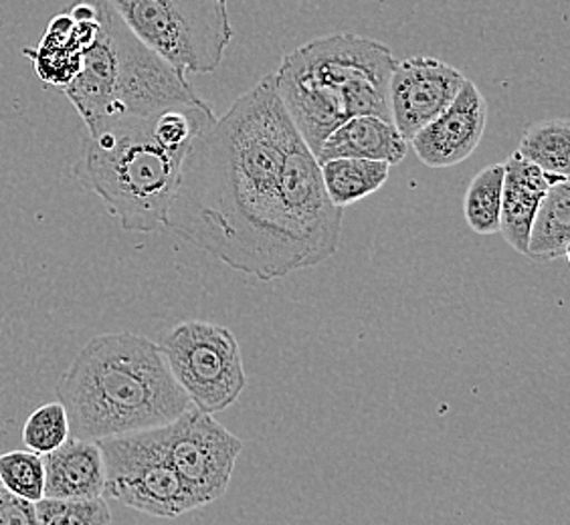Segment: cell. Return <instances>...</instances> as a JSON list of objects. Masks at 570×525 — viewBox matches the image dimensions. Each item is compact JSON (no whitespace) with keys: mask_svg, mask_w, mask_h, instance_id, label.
Segmentation results:
<instances>
[{"mask_svg":"<svg viewBox=\"0 0 570 525\" xmlns=\"http://www.w3.org/2000/svg\"><path fill=\"white\" fill-rule=\"evenodd\" d=\"M515 152L550 175L569 176L570 121L567 118L530 123Z\"/></svg>","mask_w":570,"mask_h":525,"instance_id":"e0dca14e","label":"cell"},{"mask_svg":"<svg viewBox=\"0 0 570 525\" xmlns=\"http://www.w3.org/2000/svg\"><path fill=\"white\" fill-rule=\"evenodd\" d=\"M69 437V416L59 400L39 406L22 427V443L37 455L59 449Z\"/></svg>","mask_w":570,"mask_h":525,"instance_id":"44dd1931","label":"cell"},{"mask_svg":"<svg viewBox=\"0 0 570 525\" xmlns=\"http://www.w3.org/2000/svg\"><path fill=\"white\" fill-rule=\"evenodd\" d=\"M106 465L104 497L140 514L176 519L198 505L166 455L163 428L96 440Z\"/></svg>","mask_w":570,"mask_h":525,"instance_id":"ba28073f","label":"cell"},{"mask_svg":"<svg viewBox=\"0 0 570 525\" xmlns=\"http://www.w3.org/2000/svg\"><path fill=\"white\" fill-rule=\"evenodd\" d=\"M504 190V162L485 166L473 176L463 198V217L478 235H495L500 230Z\"/></svg>","mask_w":570,"mask_h":525,"instance_id":"ac0fdd59","label":"cell"},{"mask_svg":"<svg viewBox=\"0 0 570 525\" xmlns=\"http://www.w3.org/2000/svg\"><path fill=\"white\" fill-rule=\"evenodd\" d=\"M409 152V142L399 133L395 123L374 113H361L342 121L322 142L316 160L332 158H364L389 166L401 165Z\"/></svg>","mask_w":570,"mask_h":525,"instance_id":"5bb4252c","label":"cell"},{"mask_svg":"<svg viewBox=\"0 0 570 525\" xmlns=\"http://www.w3.org/2000/svg\"><path fill=\"white\" fill-rule=\"evenodd\" d=\"M569 251L570 185L562 180L552 185L538 205L528 235L527 257L538 262L559 261L569 259Z\"/></svg>","mask_w":570,"mask_h":525,"instance_id":"9a60e30c","label":"cell"},{"mask_svg":"<svg viewBox=\"0 0 570 525\" xmlns=\"http://www.w3.org/2000/svg\"><path fill=\"white\" fill-rule=\"evenodd\" d=\"M488 126V101L478 86L465 79L450 106L409 140L429 168H451L468 160L482 142Z\"/></svg>","mask_w":570,"mask_h":525,"instance_id":"8fae6325","label":"cell"},{"mask_svg":"<svg viewBox=\"0 0 570 525\" xmlns=\"http://www.w3.org/2000/svg\"><path fill=\"white\" fill-rule=\"evenodd\" d=\"M124 24L183 76L219 69L230 39L227 0H106Z\"/></svg>","mask_w":570,"mask_h":525,"instance_id":"8992f818","label":"cell"},{"mask_svg":"<svg viewBox=\"0 0 570 525\" xmlns=\"http://www.w3.org/2000/svg\"><path fill=\"white\" fill-rule=\"evenodd\" d=\"M396 59L386 44L361 34L312 39L282 59L277 96L297 133L316 156L342 121L361 113L391 120L389 83Z\"/></svg>","mask_w":570,"mask_h":525,"instance_id":"3957f363","label":"cell"},{"mask_svg":"<svg viewBox=\"0 0 570 525\" xmlns=\"http://www.w3.org/2000/svg\"><path fill=\"white\" fill-rule=\"evenodd\" d=\"M0 482L7 492L24 502L37 504L43 499V457L33 450H9L0 455Z\"/></svg>","mask_w":570,"mask_h":525,"instance_id":"d6986e66","label":"cell"},{"mask_svg":"<svg viewBox=\"0 0 570 525\" xmlns=\"http://www.w3.org/2000/svg\"><path fill=\"white\" fill-rule=\"evenodd\" d=\"M98 33L81 53L66 96L88 131L126 118L205 103L188 77L168 66L124 24L106 0H94Z\"/></svg>","mask_w":570,"mask_h":525,"instance_id":"277c9868","label":"cell"},{"mask_svg":"<svg viewBox=\"0 0 570 525\" xmlns=\"http://www.w3.org/2000/svg\"><path fill=\"white\" fill-rule=\"evenodd\" d=\"M569 176L550 175L540 166L514 152L504 162V190L500 210V235L515 252L527 257L528 235L538 205L552 185Z\"/></svg>","mask_w":570,"mask_h":525,"instance_id":"7c38bea8","label":"cell"},{"mask_svg":"<svg viewBox=\"0 0 570 525\" xmlns=\"http://www.w3.org/2000/svg\"><path fill=\"white\" fill-rule=\"evenodd\" d=\"M344 210L267 76L193 140L166 229L262 281L328 261Z\"/></svg>","mask_w":570,"mask_h":525,"instance_id":"6da1fadb","label":"cell"},{"mask_svg":"<svg viewBox=\"0 0 570 525\" xmlns=\"http://www.w3.org/2000/svg\"><path fill=\"white\" fill-rule=\"evenodd\" d=\"M158 346L195 408L217 415L239 400L247 374L230 329L210 321H180L163 331Z\"/></svg>","mask_w":570,"mask_h":525,"instance_id":"52a82bcc","label":"cell"},{"mask_svg":"<svg viewBox=\"0 0 570 525\" xmlns=\"http://www.w3.org/2000/svg\"><path fill=\"white\" fill-rule=\"evenodd\" d=\"M320 172L330 202L344 210L379 192L389 180L391 166L364 158H332L320 162Z\"/></svg>","mask_w":570,"mask_h":525,"instance_id":"2e32d148","label":"cell"},{"mask_svg":"<svg viewBox=\"0 0 570 525\" xmlns=\"http://www.w3.org/2000/svg\"><path fill=\"white\" fill-rule=\"evenodd\" d=\"M154 116L126 118L88 131L73 176L98 195L121 229H166L187 152L158 142Z\"/></svg>","mask_w":570,"mask_h":525,"instance_id":"5b68a950","label":"cell"},{"mask_svg":"<svg viewBox=\"0 0 570 525\" xmlns=\"http://www.w3.org/2000/svg\"><path fill=\"white\" fill-rule=\"evenodd\" d=\"M39 525H111L106 497L96 499H53L43 497L35 504Z\"/></svg>","mask_w":570,"mask_h":525,"instance_id":"ffe728a7","label":"cell"},{"mask_svg":"<svg viewBox=\"0 0 570 525\" xmlns=\"http://www.w3.org/2000/svg\"><path fill=\"white\" fill-rule=\"evenodd\" d=\"M73 438L101 440L165 427L190 406L158 341L101 334L77 351L57 383Z\"/></svg>","mask_w":570,"mask_h":525,"instance_id":"7a4b0ae2","label":"cell"},{"mask_svg":"<svg viewBox=\"0 0 570 525\" xmlns=\"http://www.w3.org/2000/svg\"><path fill=\"white\" fill-rule=\"evenodd\" d=\"M43 457V497L96 499L106 492V465L96 440L67 438Z\"/></svg>","mask_w":570,"mask_h":525,"instance_id":"4fadbf2b","label":"cell"},{"mask_svg":"<svg viewBox=\"0 0 570 525\" xmlns=\"http://www.w3.org/2000/svg\"><path fill=\"white\" fill-rule=\"evenodd\" d=\"M160 428L166 455L198 509L215 504L229 489L243 450L242 438L193 405Z\"/></svg>","mask_w":570,"mask_h":525,"instance_id":"9c48e42d","label":"cell"},{"mask_svg":"<svg viewBox=\"0 0 570 525\" xmlns=\"http://www.w3.org/2000/svg\"><path fill=\"white\" fill-rule=\"evenodd\" d=\"M0 525H39L35 504L14 497L12 493H4L0 499Z\"/></svg>","mask_w":570,"mask_h":525,"instance_id":"7402d4cb","label":"cell"},{"mask_svg":"<svg viewBox=\"0 0 570 525\" xmlns=\"http://www.w3.org/2000/svg\"><path fill=\"white\" fill-rule=\"evenodd\" d=\"M463 81L460 69L433 57L396 61L389 83V110L406 142L450 106Z\"/></svg>","mask_w":570,"mask_h":525,"instance_id":"30bf717a","label":"cell"},{"mask_svg":"<svg viewBox=\"0 0 570 525\" xmlns=\"http://www.w3.org/2000/svg\"><path fill=\"white\" fill-rule=\"evenodd\" d=\"M4 493H7V487H4V485H2V482H0V499L4 497Z\"/></svg>","mask_w":570,"mask_h":525,"instance_id":"603a6c76","label":"cell"}]
</instances>
